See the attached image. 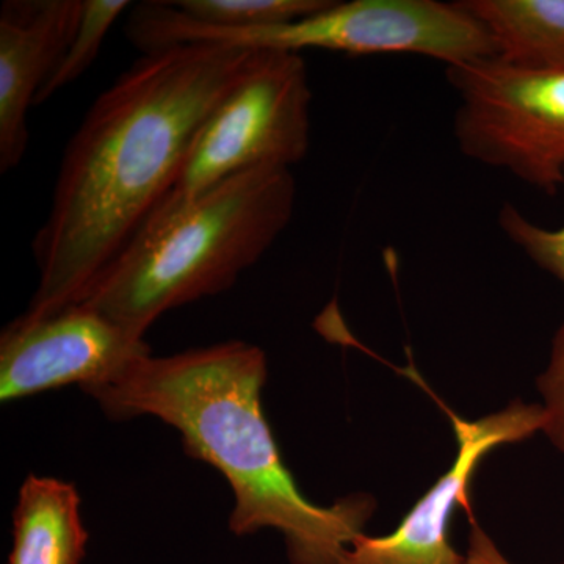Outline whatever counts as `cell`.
<instances>
[{"instance_id": "6da1fadb", "label": "cell", "mask_w": 564, "mask_h": 564, "mask_svg": "<svg viewBox=\"0 0 564 564\" xmlns=\"http://www.w3.org/2000/svg\"><path fill=\"white\" fill-rule=\"evenodd\" d=\"M263 51L182 44L147 52L99 95L74 132L33 239L29 317L79 303L172 191L196 133Z\"/></svg>"}, {"instance_id": "7a4b0ae2", "label": "cell", "mask_w": 564, "mask_h": 564, "mask_svg": "<svg viewBox=\"0 0 564 564\" xmlns=\"http://www.w3.org/2000/svg\"><path fill=\"white\" fill-rule=\"evenodd\" d=\"M265 380L261 348L231 340L163 358L141 356L85 392L111 419L154 415L176 429L187 454L231 486L234 533L280 530L292 564H344L373 500L351 496L325 508L303 496L263 415Z\"/></svg>"}, {"instance_id": "3957f363", "label": "cell", "mask_w": 564, "mask_h": 564, "mask_svg": "<svg viewBox=\"0 0 564 564\" xmlns=\"http://www.w3.org/2000/svg\"><path fill=\"white\" fill-rule=\"evenodd\" d=\"M295 202L292 170L256 166L161 204L79 303L144 339L169 311L231 288L288 228Z\"/></svg>"}, {"instance_id": "277c9868", "label": "cell", "mask_w": 564, "mask_h": 564, "mask_svg": "<svg viewBox=\"0 0 564 564\" xmlns=\"http://www.w3.org/2000/svg\"><path fill=\"white\" fill-rule=\"evenodd\" d=\"M140 35L150 50L218 44L252 51L325 50L351 55L415 54L447 66L497 58L485 29L458 2L352 0L302 20L269 28L221 29L199 24L159 2L144 13Z\"/></svg>"}, {"instance_id": "5b68a950", "label": "cell", "mask_w": 564, "mask_h": 564, "mask_svg": "<svg viewBox=\"0 0 564 564\" xmlns=\"http://www.w3.org/2000/svg\"><path fill=\"white\" fill-rule=\"evenodd\" d=\"M311 104L313 90L302 55L263 51L203 122L161 204L191 202L256 166L291 170L310 151Z\"/></svg>"}, {"instance_id": "8992f818", "label": "cell", "mask_w": 564, "mask_h": 564, "mask_svg": "<svg viewBox=\"0 0 564 564\" xmlns=\"http://www.w3.org/2000/svg\"><path fill=\"white\" fill-rule=\"evenodd\" d=\"M459 151L547 195L564 184V70L481 61L447 66Z\"/></svg>"}, {"instance_id": "52a82bcc", "label": "cell", "mask_w": 564, "mask_h": 564, "mask_svg": "<svg viewBox=\"0 0 564 564\" xmlns=\"http://www.w3.org/2000/svg\"><path fill=\"white\" fill-rule=\"evenodd\" d=\"M147 355L144 339L85 304L46 317L24 314L0 336V400L10 403L70 384L87 391Z\"/></svg>"}, {"instance_id": "ba28073f", "label": "cell", "mask_w": 564, "mask_h": 564, "mask_svg": "<svg viewBox=\"0 0 564 564\" xmlns=\"http://www.w3.org/2000/svg\"><path fill=\"white\" fill-rule=\"evenodd\" d=\"M451 414L458 441L454 466L414 505L386 536L355 538L344 564H464L451 543V521L456 507L470 510V481L489 452L499 445L519 443L543 432L544 408L516 400L507 410L477 422Z\"/></svg>"}, {"instance_id": "9c48e42d", "label": "cell", "mask_w": 564, "mask_h": 564, "mask_svg": "<svg viewBox=\"0 0 564 564\" xmlns=\"http://www.w3.org/2000/svg\"><path fill=\"white\" fill-rule=\"evenodd\" d=\"M84 0H7L0 9V173L29 147L28 117L79 25Z\"/></svg>"}, {"instance_id": "30bf717a", "label": "cell", "mask_w": 564, "mask_h": 564, "mask_svg": "<svg viewBox=\"0 0 564 564\" xmlns=\"http://www.w3.org/2000/svg\"><path fill=\"white\" fill-rule=\"evenodd\" d=\"M9 564H80L88 533L70 484L29 475L13 516Z\"/></svg>"}, {"instance_id": "8fae6325", "label": "cell", "mask_w": 564, "mask_h": 564, "mask_svg": "<svg viewBox=\"0 0 564 564\" xmlns=\"http://www.w3.org/2000/svg\"><path fill=\"white\" fill-rule=\"evenodd\" d=\"M488 33L497 62L532 73L564 70V0H462Z\"/></svg>"}, {"instance_id": "7c38bea8", "label": "cell", "mask_w": 564, "mask_h": 564, "mask_svg": "<svg viewBox=\"0 0 564 564\" xmlns=\"http://www.w3.org/2000/svg\"><path fill=\"white\" fill-rule=\"evenodd\" d=\"M170 3L199 24L252 29L302 20L325 9L332 0H176Z\"/></svg>"}, {"instance_id": "4fadbf2b", "label": "cell", "mask_w": 564, "mask_h": 564, "mask_svg": "<svg viewBox=\"0 0 564 564\" xmlns=\"http://www.w3.org/2000/svg\"><path fill=\"white\" fill-rule=\"evenodd\" d=\"M128 9H131L128 0H84L79 25L57 68L41 87L35 107L46 102L90 68L98 58L110 29Z\"/></svg>"}, {"instance_id": "5bb4252c", "label": "cell", "mask_w": 564, "mask_h": 564, "mask_svg": "<svg viewBox=\"0 0 564 564\" xmlns=\"http://www.w3.org/2000/svg\"><path fill=\"white\" fill-rule=\"evenodd\" d=\"M499 225L516 247L564 284V226L560 229L541 228L525 218L513 204H507L500 210Z\"/></svg>"}, {"instance_id": "9a60e30c", "label": "cell", "mask_w": 564, "mask_h": 564, "mask_svg": "<svg viewBox=\"0 0 564 564\" xmlns=\"http://www.w3.org/2000/svg\"><path fill=\"white\" fill-rule=\"evenodd\" d=\"M538 388L545 402L543 432L564 454V323L556 333L551 362L538 380Z\"/></svg>"}, {"instance_id": "2e32d148", "label": "cell", "mask_w": 564, "mask_h": 564, "mask_svg": "<svg viewBox=\"0 0 564 564\" xmlns=\"http://www.w3.org/2000/svg\"><path fill=\"white\" fill-rule=\"evenodd\" d=\"M464 556H466L464 564H511L492 543L491 538L475 522L470 530L469 549ZM560 564H564V562Z\"/></svg>"}]
</instances>
